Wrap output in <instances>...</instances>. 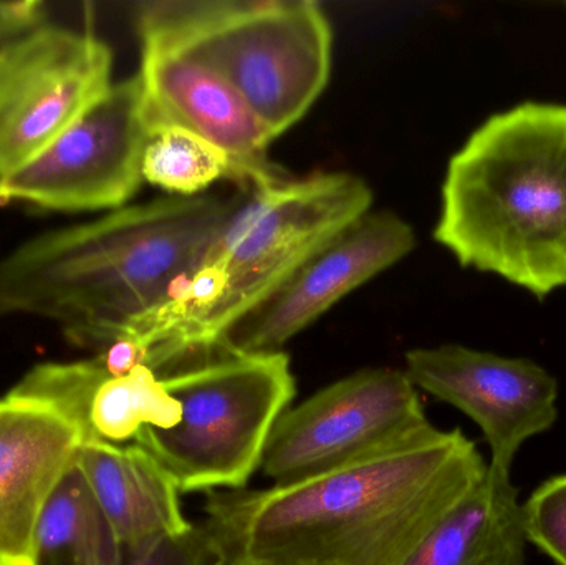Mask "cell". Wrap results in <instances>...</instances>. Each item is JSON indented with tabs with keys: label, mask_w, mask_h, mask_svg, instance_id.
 <instances>
[{
	"label": "cell",
	"mask_w": 566,
	"mask_h": 565,
	"mask_svg": "<svg viewBox=\"0 0 566 565\" xmlns=\"http://www.w3.org/2000/svg\"><path fill=\"white\" fill-rule=\"evenodd\" d=\"M485 473L474 441L432 427L302 483L209 493L202 526L226 565H402Z\"/></svg>",
	"instance_id": "6da1fadb"
},
{
	"label": "cell",
	"mask_w": 566,
	"mask_h": 565,
	"mask_svg": "<svg viewBox=\"0 0 566 565\" xmlns=\"http://www.w3.org/2000/svg\"><path fill=\"white\" fill-rule=\"evenodd\" d=\"M239 201L169 196L30 239L0 262V317L56 322L99 354L176 297Z\"/></svg>",
	"instance_id": "7a4b0ae2"
},
{
	"label": "cell",
	"mask_w": 566,
	"mask_h": 565,
	"mask_svg": "<svg viewBox=\"0 0 566 565\" xmlns=\"http://www.w3.org/2000/svg\"><path fill=\"white\" fill-rule=\"evenodd\" d=\"M434 238L537 297L566 287V106L524 103L479 126L449 161Z\"/></svg>",
	"instance_id": "3957f363"
},
{
	"label": "cell",
	"mask_w": 566,
	"mask_h": 565,
	"mask_svg": "<svg viewBox=\"0 0 566 565\" xmlns=\"http://www.w3.org/2000/svg\"><path fill=\"white\" fill-rule=\"evenodd\" d=\"M136 30L211 70L274 139L332 75V23L313 0H158L138 7Z\"/></svg>",
	"instance_id": "277c9868"
},
{
	"label": "cell",
	"mask_w": 566,
	"mask_h": 565,
	"mask_svg": "<svg viewBox=\"0 0 566 565\" xmlns=\"http://www.w3.org/2000/svg\"><path fill=\"white\" fill-rule=\"evenodd\" d=\"M371 206V188L349 172L286 176L245 189L192 274L208 307L168 358L222 342Z\"/></svg>",
	"instance_id": "5b68a950"
},
{
	"label": "cell",
	"mask_w": 566,
	"mask_h": 565,
	"mask_svg": "<svg viewBox=\"0 0 566 565\" xmlns=\"http://www.w3.org/2000/svg\"><path fill=\"white\" fill-rule=\"evenodd\" d=\"M151 370L181 405V420L168 430L143 428L132 443L165 468L179 493L248 488L295 397L289 355L242 354L214 344Z\"/></svg>",
	"instance_id": "8992f818"
},
{
	"label": "cell",
	"mask_w": 566,
	"mask_h": 565,
	"mask_svg": "<svg viewBox=\"0 0 566 565\" xmlns=\"http://www.w3.org/2000/svg\"><path fill=\"white\" fill-rule=\"evenodd\" d=\"M405 370L365 368L283 411L262 457L274 486L368 460L431 430Z\"/></svg>",
	"instance_id": "52a82bcc"
},
{
	"label": "cell",
	"mask_w": 566,
	"mask_h": 565,
	"mask_svg": "<svg viewBox=\"0 0 566 565\" xmlns=\"http://www.w3.org/2000/svg\"><path fill=\"white\" fill-rule=\"evenodd\" d=\"M138 73L108 92L32 163L0 179V202L49 211H115L142 188L151 142Z\"/></svg>",
	"instance_id": "ba28073f"
},
{
	"label": "cell",
	"mask_w": 566,
	"mask_h": 565,
	"mask_svg": "<svg viewBox=\"0 0 566 565\" xmlns=\"http://www.w3.org/2000/svg\"><path fill=\"white\" fill-rule=\"evenodd\" d=\"M95 33L43 25L0 49V179L32 163L113 85Z\"/></svg>",
	"instance_id": "9c48e42d"
},
{
	"label": "cell",
	"mask_w": 566,
	"mask_h": 565,
	"mask_svg": "<svg viewBox=\"0 0 566 565\" xmlns=\"http://www.w3.org/2000/svg\"><path fill=\"white\" fill-rule=\"evenodd\" d=\"M406 375L418 390L471 418L491 448L489 468L511 477L521 448L558 418L554 375L527 358H509L462 345L412 348Z\"/></svg>",
	"instance_id": "30bf717a"
},
{
	"label": "cell",
	"mask_w": 566,
	"mask_h": 565,
	"mask_svg": "<svg viewBox=\"0 0 566 565\" xmlns=\"http://www.w3.org/2000/svg\"><path fill=\"white\" fill-rule=\"evenodd\" d=\"M411 226L392 211H368L312 255L264 305L222 342L242 354H279L333 305L415 249Z\"/></svg>",
	"instance_id": "8fae6325"
},
{
	"label": "cell",
	"mask_w": 566,
	"mask_h": 565,
	"mask_svg": "<svg viewBox=\"0 0 566 565\" xmlns=\"http://www.w3.org/2000/svg\"><path fill=\"white\" fill-rule=\"evenodd\" d=\"M145 113L153 136L179 128L211 143L228 158L232 181L251 189L286 178L269 158L272 138L258 116L202 63L178 49L139 39Z\"/></svg>",
	"instance_id": "7c38bea8"
},
{
	"label": "cell",
	"mask_w": 566,
	"mask_h": 565,
	"mask_svg": "<svg viewBox=\"0 0 566 565\" xmlns=\"http://www.w3.org/2000/svg\"><path fill=\"white\" fill-rule=\"evenodd\" d=\"M80 444L50 408L9 394L0 400V565H33L43 508Z\"/></svg>",
	"instance_id": "4fadbf2b"
},
{
	"label": "cell",
	"mask_w": 566,
	"mask_h": 565,
	"mask_svg": "<svg viewBox=\"0 0 566 565\" xmlns=\"http://www.w3.org/2000/svg\"><path fill=\"white\" fill-rule=\"evenodd\" d=\"M76 464L123 551L142 550L192 526L175 481L138 444L83 443Z\"/></svg>",
	"instance_id": "5bb4252c"
},
{
	"label": "cell",
	"mask_w": 566,
	"mask_h": 565,
	"mask_svg": "<svg viewBox=\"0 0 566 565\" xmlns=\"http://www.w3.org/2000/svg\"><path fill=\"white\" fill-rule=\"evenodd\" d=\"M524 508L509 474L484 480L455 503L402 565H524Z\"/></svg>",
	"instance_id": "9a60e30c"
},
{
	"label": "cell",
	"mask_w": 566,
	"mask_h": 565,
	"mask_svg": "<svg viewBox=\"0 0 566 565\" xmlns=\"http://www.w3.org/2000/svg\"><path fill=\"white\" fill-rule=\"evenodd\" d=\"M33 565H125V551L78 464L50 494L33 543Z\"/></svg>",
	"instance_id": "2e32d148"
},
{
	"label": "cell",
	"mask_w": 566,
	"mask_h": 565,
	"mask_svg": "<svg viewBox=\"0 0 566 565\" xmlns=\"http://www.w3.org/2000/svg\"><path fill=\"white\" fill-rule=\"evenodd\" d=\"M179 420L181 405L148 365H138L119 377L108 374L96 385L86 414L83 443L128 444L143 428L168 430Z\"/></svg>",
	"instance_id": "e0dca14e"
},
{
	"label": "cell",
	"mask_w": 566,
	"mask_h": 565,
	"mask_svg": "<svg viewBox=\"0 0 566 565\" xmlns=\"http://www.w3.org/2000/svg\"><path fill=\"white\" fill-rule=\"evenodd\" d=\"M143 178L171 196L191 198L219 179H232V169L211 143L185 129L166 128L146 148Z\"/></svg>",
	"instance_id": "ac0fdd59"
},
{
	"label": "cell",
	"mask_w": 566,
	"mask_h": 565,
	"mask_svg": "<svg viewBox=\"0 0 566 565\" xmlns=\"http://www.w3.org/2000/svg\"><path fill=\"white\" fill-rule=\"evenodd\" d=\"M522 508L528 543L566 565V473L542 483Z\"/></svg>",
	"instance_id": "d6986e66"
},
{
	"label": "cell",
	"mask_w": 566,
	"mask_h": 565,
	"mask_svg": "<svg viewBox=\"0 0 566 565\" xmlns=\"http://www.w3.org/2000/svg\"><path fill=\"white\" fill-rule=\"evenodd\" d=\"M125 565H226V556L202 524H192L186 533L125 551Z\"/></svg>",
	"instance_id": "ffe728a7"
},
{
	"label": "cell",
	"mask_w": 566,
	"mask_h": 565,
	"mask_svg": "<svg viewBox=\"0 0 566 565\" xmlns=\"http://www.w3.org/2000/svg\"><path fill=\"white\" fill-rule=\"evenodd\" d=\"M43 23H46V9L40 0L0 2V49Z\"/></svg>",
	"instance_id": "44dd1931"
},
{
	"label": "cell",
	"mask_w": 566,
	"mask_h": 565,
	"mask_svg": "<svg viewBox=\"0 0 566 565\" xmlns=\"http://www.w3.org/2000/svg\"><path fill=\"white\" fill-rule=\"evenodd\" d=\"M232 565H277V564H255V563H241V564H232Z\"/></svg>",
	"instance_id": "7402d4cb"
}]
</instances>
